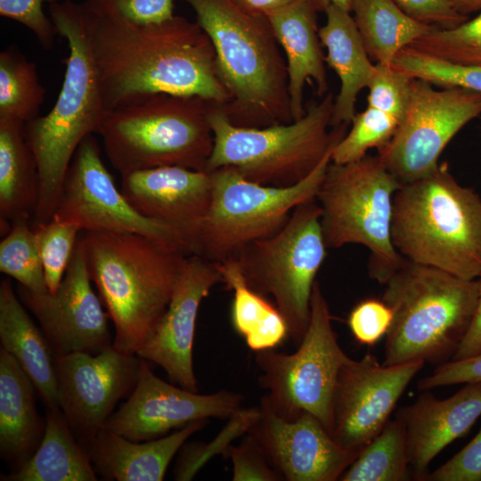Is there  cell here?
<instances>
[{
	"label": "cell",
	"mask_w": 481,
	"mask_h": 481,
	"mask_svg": "<svg viewBox=\"0 0 481 481\" xmlns=\"http://www.w3.org/2000/svg\"><path fill=\"white\" fill-rule=\"evenodd\" d=\"M93 11L135 23H158L172 18L173 0H86Z\"/></svg>",
	"instance_id": "cell-42"
},
{
	"label": "cell",
	"mask_w": 481,
	"mask_h": 481,
	"mask_svg": "<svg viewBox=\"0 0 481 481\" xmlns=\"http://www.w3.org/2000/svg\"><path fill=\"white\" fill-rule=\"evenodd\" d=\"M324 12L326 22L319 29V37L327 49L325 61L340 82L331 118V126L336 127L352 122L358 94L367 87L375 64L370 60L350 12L336 5L329 6Z\"/></svg>",
	"instance_id": "cell-27"
},
{
	"label": "cell",
	"mask_w": 481,
	"mask_h": 481,
	"mask_svg": "<svg viewBox=\"0 0 481 481\" xmlns=\"http://www.w3.org/2000/svg\"><path fill=\"white\" fill-rule=\"evenodd\" d=\"M410 47L449 62L481 66V12L454 28H436Z\"/></svg>",
	"instance_id": "cell-36"
},
{
	"label": "cell",
	"mask_w": 481,
	"mask_h": 481,
	"mask_svg": "<svg viewBox=\"0 0 481 481\" xmlns=\"http://www.w3.org/2000/svg\"><path fill=\"white\" fill-rule=\"evenodd\" d=\"M208 36L223 83L231 95L223 109L240 126L293 121L285 59L264 14L236 0H183Z\"/></svg>",
	"instance_id": "cell-4"
},
{
	"label": "cell",
	"mask_w": 481,
	"mask_h": 481,
	"mask_svg": "<svg viewBox=\"0 0 481 481\" xmlns=\"http://www.w3.org/2000/svg\"><path fill=\"white\" fill-rule=\"evenodd\" d=\"M334 147L310 175L288 187L251 182L232 167L208 172L211 199L198 255L221 262L248 244L279 232L297 206L316 199Z\"/></svg>",
	"instance_id": "cell-11"
},
{
	"label": "cell",
	"mask_w": 481,
	"mask_h": 481,
	"mask_svg": "<svg viewBox=\"0 0 481 481\" xmlns=\"http://www.w3.org/2000/svg\"><path fill=\"white\" fill-rule=\"evenodd\" d=\"M391 239L406 260L455 276H481V197L446 165L401 185L394 197Z\"/></svg>",
	"instance_id": "cell-5"
},
{
	"label": "cell",
	"mask_w": 481,
	"mask_h": 481,
	"mask_svg": "<svg viewBox=\"0 0 481 481\" xmlns=\"http://www.w3.org/2000/svg\"><path fill=\"white\" fill-rule=\"evenodd\" d=\"M86 5L107 112L159 93L199 96L221 108L230 102L213 45L196 21L174 15L158 23H135Z\"/></svg>",
	"instance_id": "cell-1"
},
{
	"label": "cell",
	"mask_w": 481,
	"mask_h": 481,
	"mask_svg": "<svg viewBox=\"0 0 481 481\" xmlns=\"http://www.w3.org/2000/svg\"><path fill=\"white\" fill-rule=\"evenodd\" d=\"M216 264L223 283L233 291L232 327L248 347L257 353L281 345L289 337V328L277 306L249 287L234 258Z\"/></svg>",
	"instance_id": "cell-30"
},
{
	"label": "cell",
	"mask_w": 481,
	"mask_h": 481,
	"mask_svg": "<svg viewBox=\"0 0 481 481\" xmlns=\"http://www.w3.org/2000/svg\"><path fill=\"white\" fill-rule=\"evenodd\" d=\"M327 249L315 199L297 206L279 232L232 257L249 287L273 298L298 345L308 327L313 288Z\"/></svg>",
	"instance_id": "cell-10"
},
{
	"label": "cell",
	"mask_w": 481,
	"mask_h": 481,
	"mask_svg": "<svg viewBox=\"0 0 481 481\" xmlns=\"http://www.w3.org/2000/svg\"><path fill=\"white\" fill-rule=\"evenodd\" d=\"M260 414V407L240 408L227 424L209 443L184 444L174 469V477L178 481L192 480L197 472L216 454L224 455L231 442L247 434Z\"/></svg>",
	"instance_id": "cell-38"
},
{
	"label": "cell",
	"mask_w": 481,
	"mask_h": 481,
	"mask_svg": "<svg viewBox=\"0 0 481 481\" xmlns=\"http://www.w3.org/2000/svg\"><path fill=\"white\" fill-rule=\"evenodd\" d=\"M232 464L233 481H281V475L271 466L263 451L249 435L240 444H231L224 453Z\"/></svg>",
	"instance_id": "cell-43"
},
{
	"label": "cell",
	"mask_w": 481,
	"mask_h": 481,
	"mask_svg": "<svg viewBox=\"0 0 481 481\" xmlns=\"http://www.w3.org/2000/svg\"><path fill=\"white\" fill-rule=\"evenodd\" d=\"M0 340L32 380L45 407H59L55 355L9 279L0 283Z\"/></svg>",
	"instance_id": "cell-26"
},
{
	"label": "cell",
	"mask_w": 481,
	"mask_h": 481,
	"mask_svg": "<svg viewBox=\"0 0 481 481\" xmlns=\"http://www.w3.org/2000/svg\"><path fill=\"white\" fill-rule=\"evenodd\" d=\"M94 135L77 147L65 174L53 217L83 232H130L172 244L192 255L168 226L144 217L127 201L102 159Z\"/></svg>",
	"instance_id": "cell-14"
},
{
	"label": "cell",
	"mask_w": 481,
	"mask_h": 481,
	"mask_svg": "<svg viewBox=\"0 0 481 481\" xmlns=\"http://www.w3.org/2000/svg\"><path fill=\"white\" fill-rule=\"evenodd\" d=\"M392 321L393 312L382 299L367 298L354 306L347 324L357 342L371 346L387 334Z\"/></svg>",
	"instance_id": "cell-41"
},
{
	"label": "cell",
	"mask_w": 481,
	"mask_h": 481,
	"mask_svg": "<svg viewBox=\"0 0 481 481\" xmlns=\"http://www.w3.org/2000/svg\"><path fill=\"white\" fill-rule=\"evenodd\" d=\"M350 130L336 144L331 162L346 164L364 158L371 148L379 150L395 135L400 122L389 114L368 106L354 117Z\"/></svg>",
	"instance_id": "cell-37"
},
{
	"label": "cell",
	"mask_w": 481,
	"mask_h": 481,
	"mask_svg": "<svg viewBox=\"0 0 481 481\" xmlns=\"http://www.w3.org/2000/svg\"><path fill=\"white\" fill-rule=\"evenodd\" d=\"M45 89L34 62L13 45L0 53V118L26 124L38 116Z\"/></svg>",
	"instance_id": "cell-33"
},
{
	"label": "cell",
	"mask_w": 481,
	"mask_h": 481,
	"mask_svg": "<svg viewBox=\"0 0 481 481\" xmlns=\"http://www.w3.org/2000/svg\"><path fill=\"white\" fill-rule=\"evenodd\" d=\"M412 477L402 420L395 416L357 455L341 481H404Z\"/></svg>",
	"instance_id": "cell-32"
},
{
	"label": "cell",
	"mask_w": 481,
	"mask_h": 481,
	"mask_svg": "<svg viewBox=\"0 0 481 481\" xmlns=\"http://www.w3.org/2000/svg\"><path fill=\"white\" fill-rule=\"evenodd\" d=\"M481 416V383H468L439 399L424 390L396 414L404 427L412 478L426 481L436 455L464 436Z\"/></svg>",
	"instance_id": "cell-22"
},
{
	"label": "cell",
	"mask_w": 481,
	"mask_h": 481,
	"mask_svg": "<svg viewBox=\"0 0 481 481\" xmlns=\"http://www.w3.org/2000/svg\"><path fill=\"white\" fill-rule=\"evenodd\" d=\"M410 17L439 29L454 28L469 18L451 0H394Z\"/></svg>",
	"instance_id": "cell-47"
},
{
	"label": "cell",
	"mask_w": 481,
	"mask_h": 481,
	"mask_svg": "<svg viewBox=\"0 0 481 481\" xmlns=\"http://www.w3.org/2000/svg\"><path fill=\"white\" fill-rule=\"evenodd\" d=\"M92 282L80 233L55 292L17 287L19 298L39 322L55 357L73 352L94 355L113 345L110 316Z\"/></svg>",
	"instance_id": "cell-16"
},
{
	"label": "cell",
	"mask_w": 481,
	"mask_h": 481,
	"mask_svg": "<svg viewBox=\"0 0 481 481\" xmlns=\"http://www.w3.org/2000/svg\"><path fill=\"white\" fill-rule=\"evenodd\" d=\"M351 12L369 56L385 65L436 28L410 17L394 0H352Z\"/></svg>",
	"instance_id": "cell-31"
},
{
	"label": "cell",
	"mask_w": 481,
	"mask_h": 481,
	"mask_svg": "<svg viewBox=\"0 0 481 481\" xmlns=\"http://www.w3.org/2000/svg\"><path fill=\"white\" fill-rule=\"evenodd\" d=\"M242 401V395L232 391L201 395L174 386L156 376L141 358L135 387L103 428L133 441H148L192 421L230 418Z\"/></svg>",
	"instance_id": "cell-18"
},
{
	"label": "cell",
	"mask_w": 481,
	"mask_h": 481,
	"mask_svg": "<svg viewBox=\"0 0 481 481\" xmlns=\"http://www.w3.org/2000/svg\"><path fill=\"white\" fill-rule=\"evenodd\" d=\"M401 185L378 155H366L346 164L330 161L316 195L327 248L366 247L369 274L380 284L405 260L391 239L394 197Z\"/></svg>",
	"instance_id": "cell-9"
},
{
	"label": "cell",
	"mask_w": 481,
	"mask_h": 481,
	"mask_svg": "<svg viewBox=\"0 0 481 481\" xmlns=\"http://www.w3.org/2000/svg\"><path fill=\"white\" fill-rule=\"evenodd\" d=\"M334 96L328 92L298 119L264 127L232 124L216 106L209 115L214 147L206 172L232 167L260 184L288 187L305 179L346 135L347 125L331 126Z\"/></svg>",
	"instance_id": "cell-8"
},
{
	"label": "cell",
	"mask_w": 481,
	"mask_h": 481,
	"mask_svg": "<svg viewBox=\"0 0 481 481\" xmlns=\"http://www.w3.org/2000/svg\"><path fill=\"white\" fill-rule=\"evenodd\" d=\"M36 232L46 286L53 293L59 288L82 231L77 224L53 217L32 224Z\"/></svg>",
	"instance_id": "cell-39"
},
{
	"label": "cell",
	"mask_w": 481,
	"mask_h": 481,
	"mask_svg": "<svg viewBox=\"0 0 481 481\" xmlns=\"http://www.w3.org/2000/svg\"><path fill=\"white\" fill-rule=\"evenodd\" d=\"M50 19L66 39L69 54L57 100L44 116L25 124L39 177V195L32 224L50 221L63 180L82 141L97 134L107 113L94 65L88 9L71 0L49 4Z\"/></svg>",
	"instance_id": "cell-2"
},
{
	"label": "cell",
	"mask_w": 481,
	"mask_h": 481,
	"mask_svg": "<svg viewBox=\"0 0 481 481\" xmlns=\"http://www.w3.org/2000/svg\"><path fill=\"white\" fill-rule=\"evenodd\" d=\"M481 383V353L470 357L449 360L418 382L420 391L457 384Z\"/></svg>",
	"instance_id": "cell-46"
},
{
	"label": "cell",
	"mask_w": 481,
	"mask_h": 481,
	"mask_svg": "<svg viewBox=\"0 0 481 481\" xmlns=\"http://www.w3.org/2000/svg\"><path fill=\"white\" fill-rule=\"evenodd\" d=\"M43 439L21 467L2 481H95L96 471L86 450L74 436L60 407L46 408Z\"/></svg>",
	"instance_id": "cell-29"
},
{
	"label": "cell",
	"mask_w": 481,
	"mask_h": 481,
	"mask_svg": "<svg viewBox=\"0 0 481 481\" xmlns=\"http://www.w3.org/2000/svg\"><path fill=\"white\" fill-rule=\"evenodd\" d=\"M428 481H481V429L461 451L435 471Z\"/></svg>",
	"instance_id": "cell-45"
},
{
	"label": "cell",
	"mask_w": 481,
	"mask_h": 481,
	"mask_svg": "<svg viewBox=\"0 0 481 481\" xmlns=\"http://www.w3.org/2000/svg\"><path fill=\"white\" fill-rule=\"evenodd\" d=\"M207 421H192L170 435L145 442L102 428L84 448L94 470L105 480L162 481L175 455Z\"/></svg>",
	"instance_id": "cell-24"
},
{
	"label": "cell",
	"mask_w": 481,
	"mask_h": 481,
	"mask_svg": "<svg viewBox=\"0 0 481 481\" xmlns=\"http://www.w3.org/2000/svg\"><path fill=\"white\" fill-rule=\"evenodd\" d=\"M0 272L34 292L49 290L32 222H12L0 242Z\"/></svg>",
	"instance_id": "cell-34"
},
{
	"label": "cell",
	"mask_w": 481,
	"mask_h": 481,
	"mask_svg": "<svg viewBox=\"0 0 481 481\" xmlns=\"http://www.w3.org/2000/svg\"><path fill=\"white\" fill-rule=\"evenodd\" d=\"M57 0H0V14L28 28L45 50L53 48L56 29L44 12L45 2Z\"/></svg>",
	"instance_id": "cell-44"
},
{
	"label": "cell",
	"mask_w": 481,
	"mask_h": 481,
	"mask_svg": "<svg viewBox=\"0 0 481 481\" xmlns=\"http://www.w3.org/2000/svg\"><path fill=\"white\" fill-rule=\"evenodd\" d=\"M349 359L338 342L328 302L316 281L308 327L298 349L292 354L270 349L256 355L258 384L267 391L260 404L286 418L308 412L330 433L338 375Z\"/></svg>",
	"instance_id": "cell-12"
},
{
	"label": "cell",
	"mask_w": 481,
	"mask_h": 481,
	"mask_svg": "<svg viewBox=\"0 0 481 481\" xmlns=\"http://www.w3.org/2000/svg\"><path fill=\"white\" fill-rule=\"evenodd\" d=\"M249 434L271 466L286 481H336L358 453L338 444L308 412L282 417L260 404Z\"/></svg>",
	"instance_id": "cell-19"
},
{
	"label": "cell",
	"mask_w": 481,
	"mask_h": 481,
	"mask_svg": "<svg viewBox=\"0 0 481 481\" xmlns=\"http://www.w3.org/2000/svg\"><path fill=\"white\" fill-rule=\"evenodd\" d=\"M454 7L464 15L481 12V0H451Z\"/></svg>",
	"instance_id": "cell-51"
},
{
	"label": "cell",
	"mask_w": 481,
	"mask_h": 481,
	"mask_svg": "<svg viewBox=\"0 0 481 481\" xmlns=\"http://www.w3.org/2000/svg\"><path fill=\"white\" fill-rule=\"evenodd\" d=\"M318 12H325L330 5H336L349 12L352 10V0H308Z\"/></svg>",
	"instance_id": "cell-50"
},
{
	"label": "cell",
	"mask_w": 481,
	"mask_h": 481,
	"mask_svg": "<svg viewBox=\"0 0 481 481\" xmlns=\"http://www.w3.org/2000/svg\"><path fill=\"white\" fill-rule=\"evenodd\" d=\"M39 195L37 160L23 122L0 118V221L7 232L12 222H32Z\"/></svg>",
	"instance_id": "cell-28"
},
{
	"label": "cell",
	"mask_w": 481,
	"mask_h": 481,
	"mask_svg": "<svg viewBox=\"0 0 481 481\" xmlns=\"http://www.w3.org/2000/svg\"><path fill=\"white\" fill-rule=\"evenodd\" d=\"M412 77L391 65L375 64L368 83V106L379 110L396 118L404 119L411 99Z\"/></svg>",
	"instance_id": "cell-40"
},
{
	"label": "cell",
	"mask_w": 481,
	"mask_h": 481,
	"mask_svg": "<svg viewBox=\"0 0 481 481\" xmlns=\"http://www.w3.org/2000/svg\"><path fill=\"white\" fill-rule=\"evenodd\" d=\"M248 10L265 14L273 10L284 6L294 0H236Z\"/></svg>",
	"instance_id": "cell-49"
},
{
	"label": "cell",
	"mask_w": 481,
	"mask_h": 481,
	"mask_svg": "<svg viewBox=\"0 0 481 481\" xmlns=\"http://www.w3.org/2000/svg\"><path fill=\"white\" fill-rule=\"evenodd\" d=\"M481 353V276L478 298L470 325L451 360L463 359Z\"/></svg>",
	"instance_id": "cell-48"
},
{
	"label": "cell",
	"mask_w": 481,
	"mask_h": 481,
	"mask_svg": "<svg viewBox=\"0 0 481 481\" xmlns=\"http://www.w3.org/2000/svg\"><path fill=\"white\" fill-rule=\"evenodd\" d=\"M480 114V93L461 87L435 89L426 80L412 78L407 112L378 156L402 184L420 179L439 166L446 145Z\"/></svg>",
	"instance_id": "cell-13"
},
{
	"label": "cell",
	"mask_w": 481,
	"mask_h": 481,
	"mask_svg": "<svg viewBox=\"0 0 481 481\" xmlns=\"http://www.w3.org/2000/svg\"><path fill=\"white\" fill-rule=\"evenodd\" d=\"M36 387L16 359L0 348V455L12 470L38 448L45 420L37 413Z\"/></svg>",
	"instance_id": "cell-25"
},
{
	"label": "cell",
	"mask_w": 481,
	"mask_h": 481,
	"mask_svg": "<svg viewBox=\"0 0 481 481\" xmlns=\"http://www.w3.org/2000/svg\"><path fill=\"white\" fill-rule=\"evenodd\" d=\"M123 195L142 216L176 232L198 255L211 199L208 172L165 166L121 175Z\"/></svg>",
	"instance_id": "cell-20"
},
{
	"label": "cell",
	"mask_w": 481,
	"mask_h": 481,
	"mask_svg": "<svg viewBox=\"0 0 481 481\" xmlns=\"http://www.w3.org/2000/svg\"><path fill=\"white\" fill-rule=\"evenodd\" d=\"M382 300L393 321L386 335V365L452 359L472 321L478 279L404 260L385 282Z\"/></svg>",
	"instance_id": "cell-6"
},
{
	"label": "cell",
	"mask_w": 481,
	"mask_h": 481,
	"mask_svg": "<svg viewBox=\"0 0 481 481\" xmlns=\"http://www.w3.org/2000/svg\"><path fill=\"white\" fill-rule=\"evenodd\" d=\"M223 283L217 264L190 255L157 329L136 355L160 366L178 386L198 392L192 349L200 306L212 288Z\"/></svg>",
	"instance_id": "cell-21"
},
{
	"label": "cell",
	"mask_w": 481,
	"mask_h": 481,
	"mask_svg": "<svg viewBox=\"0 0 481 481\" xmlns=\"http://www.w3.org/2000/svg\"><path fill=\"white\" fill-rule=\"evenodd\" d=\"M391 66L412 78L444 87H461L481 94V66L449 62L407 46Z\"/></svg>",
	"instance_id": "cell-35"
},
{
	"label": "cell",
	"mask_w": 481,
	"mask_h": 481,
	"mask_svg": "<svg viewBox=\"0 0 481 481\" xmlns=\"http://www.w3.org/2000/svg\"><path fill=\"white\" fill-rule=\"evenodd\" d=\"M81 236L91 280L114 325L113 346L136 355L163 317L190 254L130 232Z\"/></svg>",
	"instance_id": "cell-3"
},
{
	"label": "cell",
	"mask_w": 481,
	"mask_h": 481,
	"mask_svg": "<svg viewBox=\"0 0 481 481\" xmlns=\"http://www.w3.org/2000/svg\"><path fill=\"white\" fill-rule=\"evenodd\" d=\"M316 13L308 0H294L265 14L285 54L293 120L306 113L304 91L306 82L315 84L320 97H323L329 89Z\"/></svg>",
	"instance_id": "cell-23"
},
{
	"label": "cell",
	"mask_w": 481,
	"mask_h": 481,
	"mask_svg": "<svg viewBox=\"0 0 481 481\" xmlns=\"http://www.w3.org/2000/svg\"><path fill=\"white\" fill-rule=\"evenodd\" d=\"M55 363L59 407L85 447L103 428L119 399L133 391L141 358L111 345L94 355H60Z\"/></svg>",
	"instance_id": "cell-15"
},
{
	"label": "cell",
	"mask_w": 481,
	"mask_h": 481,
	"mask_svg": "<svg viewBox=\"0 0 481 481\" xmlns=\"http://www.w3.org/2000/svg\"><path fill=\"white\" fill-rule=\"evenodd\" d=\"M216 106L199 96L153 94L108 111L97 135L120 175L165 166L205 171Z\"/></svg>",
	"instance_id": "cell-7"
},
{
	"label": "cell",
	"mask_w": 481,
	"mask_h": 481,
	"mask_svg": "<svg viewBox=\"0 0 481 481\" xmlns=\"http://www.w3.org/2000/svg\"><path fill=\"white\" fill-rule=\"evenodd\" d=\"M425 363H380L371 354L341 368L333 402L331 436L359 452L383 429L403 393Z\"/></svg>",
	"instance_id": "cell-17"
}]
</instances>
